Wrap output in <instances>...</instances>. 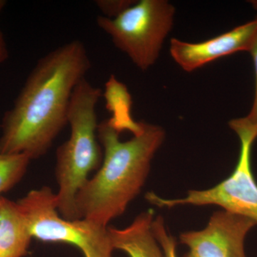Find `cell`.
<instances>
[{"label":"cell","mask_w":257,"mask_h":257,"mask_svg":"<svg viewBox=\"0 0 257 257\" xmlns=\"http://www.w3.org/2000/svg\"><path fill=\"white\" fill-rule=\"evenodd\" d=\"M91 67L85 45L77 40L40 59L2 119L0 153L32 160L44 156L68 124L72 93Z\"/></svg>","instance_id":"1"},{"label":"cell","mask_w":257,"mask_h":257,"mask_svg":"<svg viewBox=\"0 0 257 257\" xmlns=\"http://www.w3.org/2000/svg\"><path fill=\"white\" fill-rule=\"evenodd\" d=\"M32 236L18 203L0 197V257H24Z\"/></svg>","instance_id":"10"},{"label":"cell","mask_w":257,"mask_h":257,"mask_svg":"<svg viewBox=\"0 0 257 257\" xmlns=\"http://www.w3.org/2000/svg\"><path fill=\"white\" fill-rule=\"evenodd\" d=\"M9 57L8 47L5 42L4 35L0 30V64L3 63Z\"/></svg>","instance_id":"16"},{"label":"cell","mask_w":257,"mask_h":257,"mask_svg":"<svg viewBox=\"0 0 257 257\" xmlns=\"http://www.w3.org/2000/svg\"><path fill=\"white\" fill-rule=\"evenodd\" d=\"M6 4V1H5V0H0V13H1L2 10L4 9V8Z\"/></svg>","instance_id":"18"},{"label":"cell","mask_w":257,"mask_h":257,"mask_svg":"<svg viewBox=\"0 0 257 257\" xmlns=\"http://www.w3.org/2000/svg\"><path fill=\"white\" fill-rule=\"evenodd\" d=\"M31 160L24 154L0 153V194L8 192L23 179Z\"/></svg>","instance_id":"12"},{"label":"cell","mask_w":257,"mask_h":257,"mask_svg":"<svg viewBox=\"0 0 257 257\" xmlns=\"http://www.w3.org/2000/svg\"><path fill=\"white\" fill-rule=\"evenodd\" d=\"M99 87L83 79L74 89L68 112L70 136L56 151L57 209L67 220L79 219L76 198L91 172L98 170L103 150L97 137L96 108L102 96Z\"/></svg>","instance_id":"3"},{"label":"cell","mask_w":257,"mask_h":257,"mask_svg":"<svg viewBox=\"0 0 257 257\" xmlns=\"http://www.w3.org/2000/svg\"><path fill=\"white\" fill-rule=\"evenodd\" d=\"M107 120L99 123L97 137L103 150L101 167L79 190L76 205L79 219L108 226L122 215L141 192L155 154L165 139L161 126L143 121L141 133L126 142Z\"/></svg>","instance_id":"2"},{"label":"cell","mask_w":257,"mask_h":257,"mask_svg":"<svg viewBox=\"0 0 257 257\" xmlns=\"http://www.w3.org/2000/svg\"><path fill=\"white\" fill-rule=\"evenodd\" d=\"M236 134L240 142L239 159L229 177L211 188L190 190L185 197L177 199H165L156 193L147 192V202L159 208L218 206L222 210L248 218L257 225V183L251 162V149L256 138L247 132Z\"/></svg>","instance_id":"6"},{"label":"cell","mask_w":257,"mask_h":257,"mask_svg":"<svg viewBox=\"0 0 257 257\" xmlns=\"http://www.w3.org/2000/svg\"><path fill=\"white\" fill-rule=\"evenodd\" d=\"M154 214L152 209L143 211L124 229L109 226L114 250H121L130 257H165L152 231Z\"/></svg>","instance_id":"9"},{"label":"cell","mask_w":257,"mask_h":257,"mask_svg":"<svg viewBox=\"0 0 257 257\" xmlns=\"http://www.w3.org/2000/svg\"><path fill=\"white\" fill-rule=\"evenodd\" d=\"M256 226L244 216L215 211L204 229L180 234L181 243L188 248L184 257H246L245 240Z\"/></svg>","instance_id":"7"},{"label":"cell","mask_w":257,"mask_h":257,"mask_svg":"<svg viewBox=\"0 0 257 257\" xmlns=\"http://www.w3.org/2000/svg\"><path fill=\"white\" fill-rule=\"evenodd\" d=\"M175 8L166 0H141L115 18L99 15L98 27L128 56L136 67L146 71L160 57L174 25Z\"/></svg>","instance_id":"4"},{"label":"cell","mask_w":257,"mask_h":257,"mask_svg":"<svg viewBox=\"0 0 257 257\" xmlns=\"http://www.w3.org/2000/svg\"><path fill=\"white\" fill-rule=\"evenodd\" d=\"M17 203L34 239L73 245L84 257H114L109 226L86 219H64L50 187L32 189Z\"/></svg>","instance_id":"5"},{"label":"cell","mask_w":257,"mask_h":257,"mask_svg":"<svg viewBox=\"0 0 257 257\" xmlns=\"http://www.w3.org/2000/svg\"><path fill=\"white\" fill-rule=\"evenodd\" d=\"M136 1L131 0H96L94 4L100 10L101 16L115 18L125 10L135 4Z\"/></svg>","instance_id":"15"},{"label":"cell","mask_w":257,"mask_h":257,"mask_svg":"<svg viewBox=\"0 0 257 257\" xmlns=\"http://www.w3.org/2000/svg\"><path fill=\"white\" fill-rule=\"evenodd\" d=\"M152 227L153 234L160 243L165 257H178L177 253V241L175 237L169 233L163 217L158 216L155 218Z\"/></svg>","instance_id":"14"},{"label":"cell","mask_w":257,"mask_h":257,"mask_svg":"<svg viewBox=\"0 0 257 257\" xmlns=\"http://www.w3.org/2000/svg\"><path fill=\"white\" fill-rule=\"evenodd\" d=\"M102 96L105 106L111 113L107 122L117 133L128 131L133 136L143 132V121H136L132 116L133 99L125 84L119 82L114 75L106 81Z\"/></svg>","instance_id":"11"},{"label":"cell","mask_w":257,"mask_h":257,"mask_svg":"<svg viewBox=\"0 0 257 257\" xmlns=\"http://www.w3.org/2000/svg\"><path fill=\"white\" fill-rule=\"evenodd\" d=\"M248 52L252 57L256 78L252 106L246 116L231 119L229 122V126L235 133L239 132H247L252 134L257 138V36Z\"/></svg>","instance_id":"13"},{"label":"cell","mask_w":257,"mask_h":257,"mask_svg":"<svg viewBox=\"0 0 257 257\" xmlns=\"http://www.w3.org/2000/svg\"><path fill=\"white\" fill-rule=\"evenodd\" d=\"M257 36V17L242 25L206 41L189 43L170 40V55L186 72H192L213 61L239 52H249Z\"/></svg>","instance_id":"8"},{"label":"cell","mask_w":257,"mask_h":257,"mask_svg":"<svg viewBox=\"0 0 257 257\" xmlns=\"http://www.w3.org/2000/svg\"><path fill=\"white\" fill-rule=\"evenodd\" d=\"M248 3L251 4L253 9L257 10V0H251V1H248Z\"/></svg>","instance_id":"17"}]
</instances>
